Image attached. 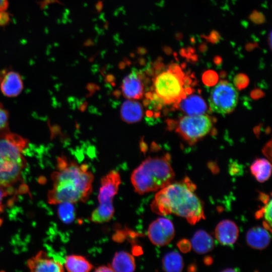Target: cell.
I'll use <instances>...</instances> for the list:
<instances>
[{
    "instance_id": "6da1fadb",
    "label": "cell",
    "mask_w": 272,
    "mask_h": 272,
    "mask_svg": "<svg viewBox=\"0 0 272 272\" xmlns=\"http://www.w3.org/2000/svg\"><path fill=\"white\" fill-rule=\"evenodd\" d=\"M51 174L52 187L47 194L50 204L85 202L92 191L94 175L86 164L78 165L64 156L57 159Z\"/></svg>"
},
{
    "instance_id": "7a4b0ae2",
    "label": "cell",
    "mask_w": 272,
    "mask_h": 272,
    "mask_svg": "<svg viewBox=\"0 0 272 272\" xmlns=\"http://www.w3.org/2000/svg\"><path fill=\"white\" fill-rule=\"evenodd\" d=\"M195 185L186 177L170 183L156 193L151 204L154 213L161 216L173 214L185 218L193 225L205 219L201 201L194 193Z\"/></svg>"
},
{
    "instance_id": "3957f363",
    "label": "cell",
    "mask_w": 272,
    "mask_h": 272,
    "mask_svg": "<svg viewBox=\"0 0 272 272\" xmlns=\"http://www.w3.org/2000/svg\"><path fill=\"white\" fill-rule=\"evenodd\" d=\"M26 138L9 129L0 132V187L10 191L21 179L27 161L24 153L29 147Z\"/></svg>"
},
{
    "instance_id": "277c9868",
    "label": "cell",
    "mask_w": 272,
    "mask_h": 272,
    "mask_svg": "<svg viewBox=\"0 0 272 272\" xmlns=\"http://www.w3.org/2000/svg\"><path fill=\"white\" fill-rule=\"evenodd\" d=\"M174 176L168 156L149 157L133 170L131 182L135 191L144 194L165 187Z\"/></svg>"
},
{
    "instance_id": "5b68a950",
    "label": "cell",
    "mask_w": 272,
    "mask_h": 272,
    "mask_svg": "<svg viewBox=\"0 0 272 272\" xmlns=\"http://www.w3.org/2000/svg\"><path fill=\"white\" fill-rule=\"evenodd\" d=\"M184 85L183 73L178 65L172 64L155 75L146 97L163 105L178 104L186 97Z\"/></svg>"
},
{
    "instance_id": "8992f818",
    "label": "cell",
    "mask_w": 272,
    "mask_h": 272,
    "mask_svg": "<svg viewBox=\"0 0 272 272\" xmlns=\"http://www.w3.org/2000/svg\"><path fill=\"white\" fill-rule=\"evenodd\" d=\"M239 94L233 84L221 81L211 91L209 105L211 111L226 114L233 111L238 104Z\"/></svg>"
},
{
    "instance_id": "52a82bcc",
    "label": "cell",
    "mask_w": 272,
    "mask_h": 272,
    "mask_svg": "<svg viewBox=\"0 0 272 272\" xmlns=\"http://www.w3.org/2000/svg\"><path fill=\"white\" fill-rule=\"evenodd\" d=\"M211 118L205 114L185 115L181 117L177 131L186 141L193 143L206 136L211 130Z\"/></svg>"
},
{
    "instance_id": "ba28073f",
    "label": "cell",
    "mask_w": 272,
    "mask_h": 272,
    "mask_svg": "<svg viewBox=\"0 0 272 272\" xmlns=\"http://www.w3.org/2000/svg\"><path fill=\"white\" fill-rule=\"evenodd\" d=\"M147 233L150 240L153 244L162 246L168 244L172 240L175 230L170 220L160 217L150 224Z\"/></svg>"
},
{
    "instance_id": "9c48e42d",
    "label": "cell",
    "mask_w": 272,
    "mask_h": 272,
    "mask_svg": "<svg viewBox=\"0 0 272 272\" xmlns=\"http://www.w3.org/2000/svg\"><path fill=\"white\" fill-rule=\"evenodd\" d=\"M24 88L21 75L8 69L0 70V90L7 97H15L21 94Z\"/></svg>"
},
{
    "instance_id": "30bf717a",
    "label": "cell",
    "mask_w": 272,
    "mask_h": 272,
    "mask_svg": "<svg viewBox=\"0 0 272 272\" xmlns=\"http://www.w3.org/2000/svg\"><path fill=\"white\" fill-rule=\"evenodd\" d=\"M121 178L116 171H111L101 180V186L98 195L99 203L113 202V199L118 191Z\"/></svg>"
},
{
    "instance_id": "8fae6325",
    "label": "cell",
    "mask_w": 272,
    "mask_h": 272,
    "mask_svg": "<svg viewBox=\"0 0 272 272\" xmlns=\"http://www.w3.org/2000/svg\"><path fill=\"white\" fill-rule=\"evenodd\" d=\"M121 88L123 96L127 99H141L144 92L141 75L137 71H132L123 79Z\"/></svg>"
},
{
    "instance_id": "7c38bea8",
    "label": "cell",
    "mask_w": 272,
    "mask_h": 272,
    "mask_svg": "<svg viewBox=\"0 0 272 272\" xmlns=\"http://www.w3.org/2000/svg\"><path fill=\"white\" fill-rule=\"evenodd\" d=\"M27 265L31 271H64L63 265L48 257L46 252L39 251L27 261Z\"/></svg>"
},
{
    "instance_id": "4fadbf2b",
    "label": "cell",
    "mask_w": 272,
    "mask_h": 272,
    "mask_svg": "<svg viewBox=\"0 0 272 272\" xmlns=\"http://www.w3.org/2000/svg\"><path fill=\"white\" fill-rule=\"evenodd\" d=\"M239 230L236 224L229 220L221 221L215 229V236L222 245L231 246L236 241Z\"/></svg>"
},
{
    "instance_id": "5bb4252c",
    "label": "cell",
    "mask_w": 272,
    "mask_h": 272,
    "mask_svg": "<svg viewBox=\"0 0 272 272\" xmlns=\"http://www.w3.org/2000/svg\"><path fill=\"white\" fill-rule=\"evenodd\" d=\"M120 114L124 122L128 123H137L143 117V106L136 100L127 99L122 103Z\"/></svg>"
},
{
    "instance_id": "9a60e30c",
    "label": "cell",
    "mask_w": 272,
    "mask_h": 272,
    "mask_svg": "<svg viewBox=\"0 0 272 272\" xmlns=\"http://www.w3.org/2000/svg\"><path fill=\"white\" fill-rule=\"evenodd\" d=\"M248 245L252 248L263 249L269 244L270 235L264 227L257 226L249 229L246 235Z\"/></svg>"
},
{
    "instance_id": "2e32d148",
    "label": "cell",
    "mask_w": 272,
    "mask_h": 272,
    "mask_svg": "<svg viewBox=\"0 0 272 272\" xmlns=\"http://www.w3.org/2000/svg\"><path fill=\"white\" fill-rule=\"evenodd\" d=\"M179 103L180 109L188 115L203 114L207 108L203 99L197 95L184 97Z\"/></svg>"
},
{
    "instance_id": "e0dca14e",
    "label": "cell",
    "mask_w": 272,
    "mask_h": 272,
    "mask_svg": "<svg viewBox=\"0 0 272 272\" xmlns=\"http://www.w3.org/2000/svg\"><path fill=\"white\" fill-rule=\"evenodd\" d=\"M109 264L113 271H133L135 268L134 257L129 253L124 251L116 252L111 264Z\"/></svg>"
},
{
    "instance_id": "ac0fdd59",
    "label": "cell",
    "mask_w": 272,
    "mask_h": 272,
    "mask_svg": "<svg viewBox=\"0 0 272 272\" xmlns=\"http://www.w3.org/2000/svg\"><path fill=\"white\" fill-rule=\"evenodd\" d=\"M191 247L198 254H205L211 251L214 247L212 237L202 230L196 231L192 238Z\"/></svg>"
},
{
    "instance_id": "d6986e66",
    "label": "cell",
    "mask_w": 272,
    "mask_h": 272,
    "mask_svg": "<svg viewBox=\"0 0 272 272\" xmlns=\"http://www.w3.org/2000/svg\"><path fill=\"white\" fill-rule=\"evenodd\" d=\"M64 265L70 272H88L93 268V265L85 257L76 254L67 256Z\"/></svg>"
},
{
    "instance_id": "ffe728a7",
    "label": "cell",
    "mask_w": 272,
    "mask_h": 272,
    "mask_svg": "<svg viewBox=\"0 0 272 272\" xmlns=\"http://www.w3.org/2000/svg\"><path fill=\"white\" fill-rule=\"evenodd\" d=\"M250 169L251 173L258 181L263 182L270 176L271 165L268 160L259 158L252 162Z\"/></svg>"
},
{
    "instance_id": "44dd1931",
    "label": "cell",
    "mask_w": 272,
    "mask_h": 272,
    "mask_svg": "<svg viewBox=\"0 0 272 272\" xmlns=\"http://www.w3.org/2000/svg\"><path fill=\"white\" fill-rule=\"evenodd\" d=\"M183 265V258L177 251H173L167 253L162 259V267L166 271H181Z\"/></svg>"
},
{
    "instance_id": "7402d4cb",
    "label": "cell",
    "mask_w": 272,
    "mask_h": 272,
    "mask_svg": "<svg viewBox=\"0 0 272 272\" xmlns=\"http://www.w3.org/2000/svg\"><path fill=\"white\" fill-rule=\"evenodd\" d=\"M114 214L113 202L100 203L92 212L91 216L92 222L95 223H103L109 222Z\"/></svg>"
},
{
    "instance_id": "603a6c76",
    "label": "cell",
    "mask_w": 272,
    "mask_h": 272,
    "mask_svg": "<svg viewBox=\"0 0 272 272\" xmlns=\"http://www.w3.org/2000/svg\"><path fill=\"white\" fill-rule=\"evenodd\" d=\"M58 214L60 219L65 224L72 223L75 217V209L72 203H59Z\"/></svg>"
},
{
    "instance_id": "cb8c5ba5",
    "label": "cell",
    "mask_w": 272,
    "mask_h": 272,
    "mask_svg": "<svg viewBox=\"0 0 272 272\" xmlns=\"http://www.w3.org/2000/svg\"><path fill=\"white\" fill-rule=\"evenodd\" d=\"M255 217L256 219L264 217V221L271 226V199L266 203L264 207L261 208L259 211L255 213Z\"/></svg>"
},
{
    "instance_id": "d4e9b609",
    "label": "cell",
    "mask_w": 272,
    "mask_h": 272,
    "mask_svg": "<svg viewBox=\"0 0 272 272\" xmlns=\"http://www.w3.org/2000/svg\"><path fill=\"white\" fill-rule=\"evenodd\" d=\"M9 114L3 104L0 102V132L9 129Z\"/></svg>"
},
{
    "instance_id": "484cf974",
    "label": "cell",
    "mask_w": 272,
    "mask_h": 272,
    "mask_svg": "<svg viewBox=\"0 0 272 272\" xmlns=\"http://www.w3.org/2000/svg\"><path fill=\"white\" fill-rule=\"evenodd\" d=\"M177 246L179 250L183 253L188 252L191 248V242L186 239H183L179 241Z\"/></svg>"
},
{
    "instance_id": "4316f807",
    "label": "cell",
    "mask_w": 272,
    "mask_h": 272,
    "mask_svg": "<svg viewBox=\"0 0 272 272\" xmlns=\"http://www.w3.org/2000/svg\"><path fill=\"white\" fill-rule=\"evenodd\" d=\"M250 19L254 23L260 24L264 22V15L257 11H254L249 16Z\"/></svg>"
},
{
    "instance_id": "83f0119b",
    "label": "cell",
    "mask_w": 272,
    "mask_h": 272,
    "mask_svg": "<svg viewBox=\"0 0 272 272\" xmlns=\"http://www.w3.org/2000/svg\"><path fill=\"white\" fill-rule=\"evenodd\" d=\"M203 37L208 42L213 44L219 42L221 38L220 34L215 30H212L209 35H203Z\"/></svg>"
},
{
    "instance_id": "f1b7e54d",
    "label": "cell",
    "mask_w": 272,
    "mask_h": 272,
    "mask_svg": "<svg viewBox=\"0 0 272 272\" xmlns=\"http://www.w3.org/2000/svg\"><path fill=\"white\" fill-rule=\"evenodd\" d=\"M95 271L97 272H105V271H113V270L108 264L107 265H102L97 267L95 269Z\"/></svg>"
},
{
    "instance_id": "f546056e",
    "label": "cell",
    "mask_w": 272,
    "mask_h": 272,
    "mask_svg": "<svg viewBox=\"0 0 272 272\" xmlns=\"http://www.w3.org/2000/svg\"><path fill=\"white\" fill-rule=\"evenodd\" d=\"M9 193V191L0 187V211H2V200L5 196Z\"/></svg>"
},
{
    "instance_id": "4dcf8cb0",
    "label": "cell",
    "mask_w": 272,
    "mask_h": 272,
    "mask_svg": "<svg viewBox=\"0 0 272 272\" xmlns=\"http://www.w3.org/2000/svg\"><path fill=\"white\" fill-rule=\"evenodd\" d=\"M239 165L235 163L231 164L230 172L232 175L236 174L239 172Z\"/></svg>"
},
{
    "instance_id": "1f68e13d",
    "label": "cell",
    "mask_w": 272,
    "mask_h": 272,
    "mask_svg": "<svg viewBox=\"0 0 272 272\" xmlns=\"http://www.w3.org/2000/svg\"><path fill=\"white\" fill-rule=\"evenodd\" d=\"M259 199L264 204L268 202L271 199L269 198L268 195L261 192H259Z\"/></svg>"
},
{
    "instance_id": "d6a6232c",
    "label": "cell",
    "mask_w": 272,
    "mask_h": 272,
    "mask_svg": "<svg viewBox=\"0 0 272 272\" xmlns=\"http://www.w3.org/2000/svg\"><path fill=\"white\" fill-rule=\"evenodd\" d=\"M9 3L8 0H0V12L6 10L8 7Z\"/></svg>"
},
{
    "instance_id": "836d02e7",
    "label": "cell",
    "mask_w": 272,
    "mask_h": 272,
    "mask_svg": "<svg viewBox=\"0 0 272 272\" xmlns=\"http://www.w3.org/2000/svg\"><path fill=\"white\" fill-rule=\"evenodd\" d=\"M4 12H1L2 14L0 15V24L1 25L6 24L9 18L7 15H6V14L4 13Z\"/></svg>"
},
{
    "instance_id": "e575fe53",
    "label": "cell",
    "mask_w": 272,
    "mask_h": 272,
    "mask_svg": "<svg viewBox=\"0 0 272 272\" xmlns=\"http://www.w3.org/2000/svg\"><path fill=\"white\" fill-rule=\"evenodd\" d=\"M258 46L256 43H248L246 45V49L248 51H251Z\"/></svg>"
},
{
    "instance_id": "d590c367",
    "label": "cell",
    "mask_w": 272,
    "mask_h": 272,
    "mask_svg": "<svg viewBox=\"0 0 272 272\" xmlns=\"http://www.w3.org/2000/svg\"><path fill=\"white\" fill-rule=\"evenodd\" d=\"M207 49H208V47L207 45L204 43L201 44L199 46V50L202 52H204L206 51Z\"/></svg>"
},
{
    "instance_id": "8d00e7d4",
    "label": "cell",
    "mask_w": 272,
    "mask_h": 272,
    "mask_svg": "<svg viewBox=\"0 0 272 272\" xmlns=\"http://www.w3.org/2000/svg\"><path fill=\"white\" fill-rule=\"evenodd\" d=\"M212 258L211 257H206L204 259V262L205 264L210 265L212 263Z\"/></svg>"
},
{
    "instance_id": "74e56055",
    "label": "cell",
    "mask_w": 272,
    "mask_h": 272,
    "mask_svg": "<svg viewBox=\"0 0 272 272\" xmlns=\"http://www.w3.org/2000/svg\"><path fill=\"white\" fill-rule=\"evenodd\" d=\"M268 44L271 49V31H270L269 32V33L268 35V39H267Z\"/></svg>"
},
{
    "instance_id": "f35d334b",
    "label": "cell",
    "mask_w": 272,
    "mask_h": 272,
    "mask_svg": "<svg viewBox=\"0 0 272 272\" xmlns=\"http://www.w3.org/2000/svg\"><path fill=\"white\" fill-rule=\"evenodd\" d=\"M214 60L215 62L219 63L221 61V58L220 56H217L215 58Z\"/></svg>"
},
{
    "instance_id": "ab89813d",
    "label": "cell",
    "mask_w": 272,
    "mask_h": 272,
    "mask_svg": "<svg viewBox=\"0 0 272 272\" xmlns=\"http://www.w3.org/2000/svg\"><path fill=\"white\" fill-rule=\"evenodd\" d=\"M236 270L235 269H226L225 270H224V271H235Z\"/></svg>"
}]
</instances>
